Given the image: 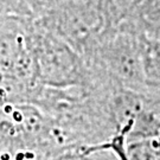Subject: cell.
Here are the masks:
<instances>
[{
    "label": "cell",
    "instance_id": "obj_6",
    "mask_svg": "<svg viewBox=\"0 0 160 160\" xmlns=\"http://www.w3.org/2000/svg\"><path fill=\"white\" fill-rule=\"evenodd\" d=\"M75 1H78V0H33V2L37 6H39L46 11H50L51 13L72 4Z\"/></svg>",
    "mask_w": 160,
    "mask_h": 160
},
{
    "label": "cell",
    "instance_id": "obj_5",
    "mask_svg": "<svg viewBox=\"0 0 160 160\" xmlns=\"http://www.w3.org/2000/svg\"><path fill=\"white\" fill-rule=\"evenodd\" d=\"M55 160H119L110 149L103 147L102 143L92 146H81L69 149Z\"/></svg>",
    "mask_w": 160,
    "mask_h": 160
},
{
    "label": "cell",
    "instance_id": "obj_1",
    "mask_svg": "<svg viewBox=\"0 0 160 160\" xmlns=\"http://www.w3.org/2000/svg\"><path fill=\"white\" fill-rule=\"evenodd\" d=\"M86 61L116 87L141 92L148 87L145 38L131 30H107Z\"/></svg>",
    "mask_w": 160,
    "mask_h": 160
},
{
    "label": "cell",
    "instance_id": "obj_4",
    "mask_svg": "<svg viewBox=\"0 0 160 160\" xmlns=\"http://www.w3.org/2000/svg\"><path fill=\"white\" fill-rule=\"evenodd\" d=\"M147 0H101L107 30L116 29L134 17Z\"/></svg>",
    "mask_w": 160,
    "mask_h": 160
},
{
    "label": "cell",
    "instance_id": "obj_3",
    "mask_svg": "<svg viewBox=\"0 0 160 160\" xmlns=\"http://www.w3.org/2000/svg\"><path fill=\"white\" fill-rule=\"evenodd\" d=\"M115 155L119 160H160V134L127 139Z\"/></svg>",
    "mask_w": 160,
    "mask_h": 160
},
{
    "label": "cell",
    "instance_id": "obj_2",
    "mask_svg": "<svg viewBox=\"0 0 160 160\" xmlns=\"http://www.w3.org/2000/svg\"><path fill=\"white\" fill-rule=\"evenodd\" d=\"M82 55L55 33L39 43L38 61L43 80L58 88L90 87L92 70Z\"/></svg>",
    "mask_w": 160,
    "mask_h": 160
}]
</instances>
